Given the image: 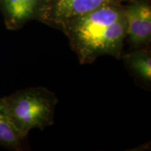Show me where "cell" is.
<instances>
[{
    "mask_svg": "<svg viewBox=\"0 0 151 151\" xmlns=\"http://www.w3.org/2000/svg\"><path fill=\"white\" fill-rule=\"evenodd\" d=\"M120 0H50L42 12L43 20L60 27L65 22Z\"/></svg>",
    "mask_w": 151,
    "mask_h": 151,
    "instance_id": "obj_3",
    "label": "cell"
},
{
    "mask_svg": "<svg viewBox=\"0 0 151 151\" xmlns=\"http://www.w3.org/2000/svg\"><path fill=\"white\" fill-rule=\"evenodd\" d=\"M124 10L127 36L136 48L148 45L151 39V9L146 3L136 2Z\"/></svg>",
    "mask_w": 151,
    "mask_h": 151,
    "instance_id": "obj_4",
    "label": "cell"
},
{
    "mask_svg": "<svg viewBox=\"0 0 151 151\" xmlns=\"http://www.w3.org/2000/svg\"><path fill=\"white\" fill-rule=\"evenodd\" d=\"M82 65L98 58H122L127 24L124 10L118 4L103 6L66 22L60 27Z\"/></svg>",
    "mask_w": 151,
    "mask_h": 151,
    "instance_id": "obj_1",
    "label": "cell"
},
{
    "mask_svg": "<svg viewBox=\"0 0 151 151\" xmlns=\"http://www.w3.org/2000/svg\"><path fill=\"white\" fill-rule=\"evenodd\" d=\"M4 99L11 120L22 137L26 139L32 129L43 130L53 124L58 99L48 88H24Z\"/></svg>",
    "mask_w": 151,
    "mask_h": 151,
    "instance_id": "obj_2",
    "label": "cell"
},
{
    "mask_svg": "<svg viewBox=\"0 0 151 151\" xmlns=\"http://www.w3.org/2000/svg\"><path fill=\"white\" fill-rule=\"evenodd\" d=\"M122 57L134 74L146 83H150L151 55L148 49L138 48Z\"/></svg>",
    "mask_w": 151,
    "mask_h": 151,
    "instance_id": "obj_7",
    "label": "cell"
},
{
    "mask_svg": "<svg viewBox=\"0 0 151 151\" xmlns=\"http://www.w3.org/2000/svg\"><path fill=\"white\" fill-rule=\"evenodd\" d=\"M42 0H0L6 27L17 30L37 15H41Z\"/></svg>",
    "mask_w": 151,
    "mask_h": 151,
    "instance_id": "obj_5",
    "label": "cell"
},
{
    "mask_svg": "<svg viewBox=\"0 0 151 151\" xmlns=\"http://www.w3.org/2000/svg\"><path fill=\"white\" fill-rule=\"evenodd\" d=\"M22 137L13 123L4 97H0V146L12 150L24 149Z\"/></svg>",
    "mask_w": 151,
    "mask_h": 151,
    "instance_id": "obj_6",
    "label": "cell"
}]
</instances>
